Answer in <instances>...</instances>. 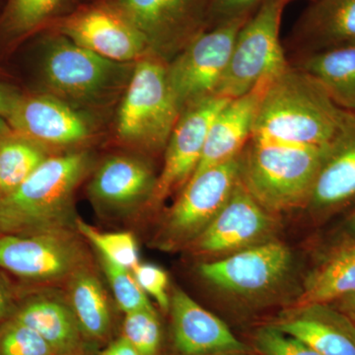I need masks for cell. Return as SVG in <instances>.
Masks as SVG:
<instances>
[{"label":"cell","mask_w":355,"mask_h":355,"mask_svg":"<svg viewBox=\"0 0 355 355\" xmlns=\"http://www.w3.org/2000/svg\"><path fill=\"white\" fill-rule=\"evenodd\" d=\"M273 229L272 214L250 195L239 178L218 216L190 246L197 254L233 253L268 241Z\"/></svg>","instance_id":"14"},{"label":"cell","mask_w":355,"mask_h":355,"mask_svg":"<svg viewBox=\"0 0 355 355\" xmlns=\"http://www.w3.org/2000/svg\"><path fill=\"white\" fill-rule=\"evenodd\" d=\"M175 347L183 355H217L247 352L227 324L198 304L182 289L170 299Z\"/></svg>","instance_id":"17"},{"label":"cell","mask_w":355,"mask_h":355,"mask_svg":"<svg viewBox=\"0 0 355 355\" xmlns=\"http://www.w3.org/2000/svg\"><path fill=\"white\" fill-rule=\"evenodd\" d=\"M254 345L261 355H322L273 324L258 329L254 334Z\"/></svg>","instance_id":"32"},{"label":"cell","mask_w":355,"mask_h":355,"mask_svg":"<svg viewBox=\"0 0 355 355\" xmlns=\"http://www.w3.org/2000/svg\"><path fill=\"white\" fill-rule=\"evenodd\" d=\"M328 146L251 137L239 155L240 182L270 214L305 205Z\"/></svg>","instance_id":"2"},{"label":"cell","mask_w":355,"mask_h":355,"mask_svg":"<svg viewBox=\"0 0 355 355\" xmlns=\"http://www.w3.org/2000/svg\"><path fill=\"white\" fill-rule=\"evenodd\" d=\"M333 303H335L336 310L338 312L345 315L355 323V293L338 299Z\"/></svg>","instance_id":"38"},{"label":"cell","mask_w":355,"mask_h":355,"mask_svg":"<svg viewBox=\"0 0 355 355\" xmlns=\"http://www.w3.org/2000/svg\"><path fill=\"white\" fill-rule=\"evenodd\" d=\"M60 229L0 234V268L28 282L64 279L80 270L83 254Z\"/></svg>","instance_id":"10"},{"label":"cell","mask_w":355,"mask_h":355,"mask_svg":"<svg viewBox=\"0 0 355 355\" xmlns=\"http://www.w3.org/2000/svg\"><path fill=\"white\" fill-rule=\"evenodd\" d=\"M58 28L74 44L114 62H135L149 53L144 36L110 1L70 14Z\"/></svg>","instance_id":"11"},{"label":"cell","mask_w":355,"mask_h":355,"mask_svg":"<svg viewBox=\"0 0 355 355\" xmlns=\"http://www.w3.org/2000/svg\"><path fill=\"white\" fill-rule=\"evenodd\" d=\"M4 233H10V228H9L8 219L4 212L0 209V234Z\"/></svg>","instance_id":"40"},{"label":"cell","mask_w":355,"mask_h":355,"mask_svg":"<svg viewBox=\"0 0 355 355\" xmlns=\"http://www.w3.org/2000/svg\"><path fill=\"white\" fill-rule=\"evenodd\" d=\"M1 191H0V200H1Z\"/></svg>","instance_id":"43"},{"label":"cell","mask_w":355,"mask_h":355,"mask_svg":"<svg viewBox=\"0 0 355 355\" xmlns=\"http://www.w3.org/2000/svg\"><path fill=\"white\" fill-rule=\"evenodd\" d=\"M355 202V113L347 112L329 144L306 207L327 214Z\"/></svg>","instance_id":"16"},{"label":"cell","mask_w":355,"mask_h":355,"mask_svg":"<svg viewBox=\"0 0 355 355\" xmlns=\"http://www.w3.org/2000/svg\"><path fill=\"white\" fill-rule=\"evenodd\" d=\"M71 309L81 331L94 338L107 335L111 324L108 301L98 277L85 270L72 275Z\"/></svg>","instance_id":"25"},{"label":"cell","mask_w":355,"mask_h":355,"mask_svg":"<svg viewBox=\"0 0 355 355\" xmlns=\"http://www.w3.org/2000/svg\"><path fill=\"white\" fill-rule=\"evenodd\" d=\"M7 121L13 132L44 147L78 146L92 135L80 110L51 94L21 96Z\"/></svg>","instance_id":"15"},{"label":"cell","mask_w":355,"mask_h":355,"mask_svg":"<svg viewBox=\"0 0 355 355\" xmlns=\"http://www.w3.org/2000/svg\"><path fill=\"white\" fill-rule=\"evenodd\" d=\"M180 114L167 62L150 53L135 62L116 116L118 137L144 150H162Z\"/></svg>","instance_id":"5"},{"label":"cell","mask_w":355,"mask_h":355,"mask_svg":"<svg viewBox=\"0 0 355 355\" xmlns=\"http://www.w3.org/2000/svg\"><path fill=\"white\" fill-rule=\"evenodd\" d=\"M239 155L191 178L166 214L158 233L159 246L173 250L191 245L209 227L239 181Z\"/></svg>","instance_id":"8"},{"label":"cell","mask_w":355,"mask_h":355,"mask_svg":"<svg viewBox=\"0 0 355 355\" xmlns=\"http://www.w3.org/2000/svg\"><path fill=\"white\" fill-rule=\"evenodd\" d=\"M355 293V246H345L308 277L296 307L331 304Z\"/></svg>","instance_id":"24"},{"label":"cell","mask_w":355,"mask_h":355,"mask_svg":"<svg viewBox=\"0 0 355 355\" xmlns=\"http://www.w3.org/2000/svg\"><path fill=\"white\" fill-rule=\"evenodd\" d=\"M229 100L214 116L200 163L193 176L237 157L253 135L254 123L268 83Z\"/></svg>","instance_id":"18"},{"label":"cell","mask_w":355,"mask_h":355,"mask_svg":"<svg viewBox=\"0 0 355 355\" xmlns=\"http://www.w3.org/2000/svg\"><path fill=\"white\" fill-rule=\"evenodd\" d=\"M21 94L9 86L0 83V116L8 119L14 107L19 101Z\"/></svg>","instance_id":"36"},{"label":"cell","mask_w":355,"mask_h":355,"mask_svg":"<svg viewBox=\"0 0 355 355\" xmlns=\"http://www.w3.org/2000/svg\"><path fill=\"white\" fill-rule=\"evenodd\" d=\"M311 2L289 39L299 55L355 43V0Z\"/></svg>","instance_id":"21"},{"label":"cell","mask_w":355,"mask_h":355,"mask_svg":"<svg viewBox=\"0 0 355 355\" xmlns=\"http://www.w3.org/2000/svg\"><path fill=\"white\" fill-rule=\"evenodd\" d=\"M91 164L87 153L48 157L10 195L0 200L10 233L57 229L64 223L76 187Z\"/></svg>","instance_id":"4"},{"label":"cell","mask_w":355,"mask_h":355,"mask_svg":"<svg viewBox=\"0 0 355 355\" xmlns=\"http://www.w3.org/2000/svg\"><path fill=\"white\" fill-rule=\"evenodd\" d=\"M322 355H355V323L329 304L296 307L273 324Z\"/></svg>","instance_id":"20"},{"label":"cell","mask_w":355,"mask_h":355,"mask_svg":"<svg viewBox=\"0 0 355 355\" xmlns=\"http://www.w3.org/2000/svg\"><path fill=\"white\" fill-rule=\"evenodd\" d=\"M347 112L316 79L291 62L268 83L252 137L300 146H327L342 127Z\"/></svg>","instance_id":"1"},{"label":"cell","mask_w":355,"mask_h":355,"mask_svg":"<svg viewBox=\"0 0 355 355\" xmlns=\"http://www.w3.org/2000/svg\"><path fill=\"white\" fill-rule=\"evenodd\" d=\"M77 229L98 250L103 258L132 270L139 263V249L135 236L130 232H101L83 220Z\"/></svg>","instance_id":"27"},{"label":"cell","mask_w":355,"mask_h":355,"mask_svg":"<svg viewBox=\"0 0 355 355\" xmlns=\"http://www.w3.org/2000/svg\"><path fill=\"white\" fill-rule=\"evenodd\" d=\"M100 263L114 299L123 312L128 314L135 311L153 309L146 292L142 291L130 270L116 265L103 257H100Z\"/></svg>","instance_id":"29"},{"label":"cell","mask_w":355,"mask_h":355,"mask_svg":"<svg viewBox=\"0 0 355 355\" xmlns=\"http://www.w3.org/2000/svg\"><path fill=\"white\" fill-rule=\"evenodd\" d=\"M263 0H211L207 29L231 22L246 19L261 6Z\"/></svg>","instance_id":"34"},{"label":"cell","mask_w":355,"mask_h":355,"mask_svg":"<svg viewBox=\"0 0 355 355\" xmlns=\"http://www.w3.org/2000/svg\"><path fill=\"white\" fill-rule=\"evenodd\" d=\"M64 0H10L4 17L7 32L24 35L50 19Z\"/></svg>","instance_id":"28"},{"label":"cell","mask_w":355,"mask_h":355,"mask_svg":"<svg viewBox=\"0 0 355 355\" xmlns=\"http://www.w3.org/2000/svg\"><path fill=\"white\" fill-rule=\"evenodd\" d=\"M291 250L266 241L220 260L200 263L198 272L212 286L236 295H254L277 286L291 270Z\"/></svg>","instance_id":"12"},{"label":"cell","mask_w":355,"mask_h":355,"mask_svg":"<svg viewBox=\"0 0 355 355\" xmlns=\"http://www.w3.org/2000/svg\"><path fill=\"white\" fill-rule=\"evenodd\" d=\"M50 345L29 327L13 319L0 326V355H53Z\"/></svg>","instance_id":"31"},{"label":"cell","mask_w":355,"mask_h":355,"mask_svg":"<svg viewBox=\"0 0 355 355\" xmlns=\"http://www.w3.org/2000/svg\"><path fill=\"white\" fill-rule=\"evenodd\" d=\"M132 273L139 286L146 294L157 301L161 309H170L168 295V275L164 270L151 263H139L132 268Z\"/></svg>","instance_id":"33"},{"label":"cell","mask_w":355,"mask_h":355,"mask_svg":"<svg viewBox=\"0 0 355 355\" xmlns=\"http://www.w3.org/2000/svg\"><path fill=\"white\" fill-rule=\"evenodd\" d=\"M10 319L38 333L55 354H69L78 349L80 326L73 311L62 301L32 296L17 304Z\"/></svg>","instance_id":"22"},{"label":"cell","mask_w":355,"mask_h":355,"mask_svg":"<svg viewBox=\"0 0 355 355\" xmlns=\"http://www.w3.org/2000/svg\"><path fill=\"white\" fill-rule=\"evenodd\" d=\"M217 355H258L253 354L250 352V350H247V352H227V354H222Z\"/></svg>","instance_id":"42"},{"label":"cell","mask_w":355,"mask_h":355,"mask_svg":"<svg viewBox=\"0 0 355 355\" xmlns=\"http://www.w3.org/2000/svg\"><path fill=\"white\" fill-rule=\"evenodd\" d=\"M102 355H141L125 336L119 338L103 352Z\"/></svg>","instance_id":"37"},{"label":"cell","mask_w":355,"mask_h":355,"mask_svg":"<svg viewBox=\"0 0 355 355\" xmlns=\"http://www.w3.org/2000/svg\"><path fill=\"white\" fill-rule=\"evenodd\" d=\"M17 307L15 293L10 282L0 273V326L12 317Z\"/></svg>","instance_id":"35"},{"label":"cell","mask_w":355,"mask_h":355,"mask_svg":"<svg viewBox=\"0 0 355 355\" xmlns=\"http://www.w3.org/2000/svg\"><path fill=\"white\" fill-rule=\"evenodd\" d=\"M156 180L144 161L114 156L98 168L89 184V195L103 209L127 211L151 200Z\"/></svg>","instance_id":"19"},{"label":"cell","mask_w":355,"mask_h":355,"mask_svg":"<svg viewBox=\"0 0 355 355\" xmlns=\"http://www.w3.org/2000/svg\"><path fill=\"white\" fill-rule=\"evenodd\" d=\"M291 0H288V2H291ZM310 1H314V0H310Z\"/></svg>","instance_id":"44"},{"label":"cell","mask_w":355,"mask_h":355,"mask_svg":"<svg viewBox=\"0 0 355 355\" xmlns=\"http://www.w3.org/2000/svg\"><path fill=\"white\" fill-rule=\"evenodd\" d=\"M46 147L18 133L0 139L1 200L12 193L48 158Z\"/></svg>","instance_id":"26"},{"label":"cell","mask_w":355,"mask_h":355,"mask_svg":"<svg viewBox=\"0 0 355 355\" xmlns=\"http://www.w3.org/2000/svg\"><path fill=\"white\" fill-rule=\"evenodd\" d=\"M248 18L205 30L167 62L168 81L181 113L217 96L236 37Z\"/></svg>","instance_id":"7"},{"label":"cell","mask_w":355,"mask_h":355,"mask_svg":"<svg viewBox=\"0 0 355 355\" xmlns=\"http://www.w3.org/2000/svg\"><path fill=\"white\" fill-rule=\"evenodd\" d=\"M144 36L150 55L169 62L207 29L211 0H110Z\"/></svg>","instance_id":"9"},{"label":"cell","mask_w":355,"mask_h":355,"mask_svg":"<svg viewBox=\"0 0 355 355\" xmlns=\"http://www.w3.org/2000/svg\"><path fill=\"white\" fill-rule=\"evenodd\" d=\"M123 336L140 354H157L161 343V327L155 310H139L125 314Z\"/></svg>","instance_id":"30"},{"label":"cell","mask_w":355,"mask_h":355,"mask_svg":"<svg viewBox=\"0 0 355 355\" xmlns=\"http://www.w3.org/2000/svg\"><path fill=\"white\" fill-rule=\"evenodd\" d=\"M229 100L214 96L180 114L166 144L164 165L150 200L154 205L163 202L190 181L202 157L210 125Z\"/></svg>","instance_id":"13"},{"label":"cell","mask_w":355,"mask_h":355,"mask_svg":"<svg viewBox=\"0 0 355 355\" xmlns=\"http://www.w3.org/2000/svg\"><path fill=\"white\" fill-rule=\"evenodd\" d=\"M349 237L352 239V242L349 243V245H347V246H355V214L352 216V218L349 219Z\"/></svg>","instance_id":"41"},{"label":"cell","mask_w":355,"mask_h":355,"mask_svg":"<svg viewBox=\"0 0 355 355\" xmlns=\"http://www.w3.org/2000/svg\"><path fill=\"white\" fill-rule=\"evenodd\" d=\"M12 132V128L9 125L8 121L6 119L2 118V116H0V139Z\"/></svg>","instance_id":"39"},{"label":"cell","mask_w":355,"mask_h":355,"mask_svg":"<svg viewBox=\"0 0 355 355\" xmlns=\"http://www.w3.org/2000/svg\"><path fill=\"white\" fill-rule=\"evenodd\" d=\"M291 64L316 79L340 108L355 113V43L304 53Z\"/></svg>","instance_id":"23"},{"label":"cell","mask_w":355,"mask_h":355,"mask_svg":"<svg viewBox=\"0 0 355 355\" xmlns=\"http://www.w3.org/2000/svg\"><path fill=\"white\" fill-rule=\"evenodd\" d=\"M288 0H263L236 37L217 96L233 99L272 81L291 62L280 40V26Z\"/></svg>","instance_id":"6"},{"label":"cell","mask_w":355,"mask_h":355,"mask_svg":"<svg viewBox=\"0 0 355 355\" xmlns=\"http://www.w3.org/2000/svg\"><path fill=\"white\" fill-rule=\"evenodd\" d=\"M135 64L108 60L60 36L44 49L42 76L51 95L77 109L98 108L123 95Z\"/></svg>","instance_id":"3"}]
</instances>
